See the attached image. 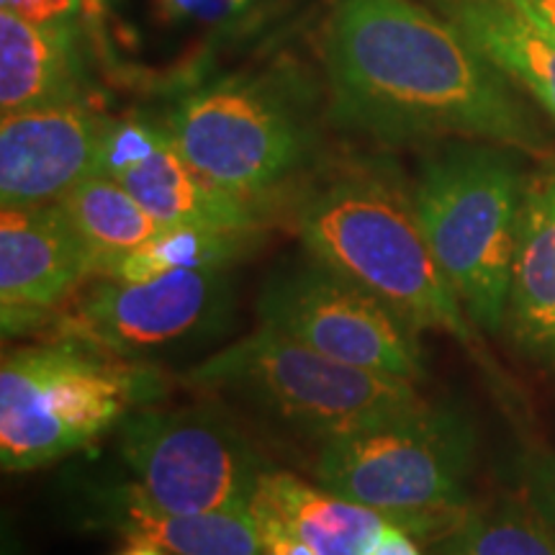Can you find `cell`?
Returning <instances> with one entry per match:
<instances>
[{"mask_svg": "<svg viewBox=\"0 0 555 555\" xmlns=\"http://www.w3.org/2000/svg\"><path fill=\"white\" fill-rule=\"evenodd\" d=\"M324 65L337 127L384 144L470 139L551 157L515 82L416 0H339Z\"/></svg>", "mask_w": 555, "mask_h": 555, "instance_id": "6da1fadb", "label": "cell"}, {"mask_svg": "<svg viewBox=\"0 0 555 555\" xmlns=\"http://www.w3.org/2000/svg\"><path fill=\"white\" fill-rule=\"evenodd\" d=\"M311 258L360 283L412 324L474 347L476 327L437 266L412 193L376 172H345L311 193L296 214Z\"/></svg>", "mask_w": 555, "mask_h": 555, "instance_id": "7a4b0ae2", "label": "cell"}, {"mask_svg": "<svg viewBox=\"0 0 555 555\" xmlns=\"http://www.w3.org/2000/svg\"><path fill=\"white\" fill-rule=\"evenodd\" d=\"M530 172L522 152L455 139L420 168L412 201L437 266L476 330L502 335Z\"/></svg>", "mask_w": 555, "mask_h": 555, "instance_id": "3957f363", "label": "cell"}, {"mask_svg": "<svg viewBox=\"0 0 555 555\" xmlns=\"http://www.w3.org/2000/svg\"><path fill=\"white\" fill-rule=\"evenodd\" d=\"M163 391L155 365L127 363L73 337L9 350L0 365V466L9 474L52 466Z\"/></svg>", "mask_w": 555, "mask_h": 555, "instance_id": "277c9868", "label": "cell"}, {"mask_svg": "<svg viewBox=\"0 0 555 555\" xmlns=\"http://www.w3.org/2000/svg\"><path fill=\"white\" fill-rule=\"evenodd\" d=\"M476 435L468 416L422 404L319 448V486L384 512L422 543L446 535L468 509Z\"/></svg>", "mask_w": 555, "mask_h": 555, "instance_id": "5b68a950", "label": "cell"}, {"mask_svg": "<svg viewBox=\"0 0 555 555\" xmlns=\"http://www.w3.org/2000/svg\"><path fill=\"white\" fill-rule=\"evenodd\" d=\"M163 129L198 176L258 206L307 168L314 99L283 73L229 75L180 95Z\"/></svg>", "mask_w": 555, "mask_h": 555, "instance_id": "8992f818", "label": "cell"}, {"mask_svg": "<svg viewBox=\"0 0 555 555\" xmlns=\"http://www.w3.org/2000/svg\"><path fill=\"white\" fill-rule=\"evenodd\" d=\"M185 380L255 409L319 448L425 404L414 384L337 363L262 324L193 365Z\"/></svg>", "mask_w": 555, "mask_h": 555, "instance_id": "52a82bcc", "label": "cell"}, {"mask_svg": "<svg viewBox=\"0 0 555 555\" xmlns=\"http://www.w3.org/2000/svg\"><path fill=\"white\" fill-rule=\"evenodd\" d=\"M129 489L170 515L247 512L273 468L253 437L217 401L139 406L116 427Z\"/></svg>", "mask_w": 555, "mask_h": 555, "instance_id": "ba28073f", "label": "cell"}, {"mask_svg": "<svg viewBox=\"0 0 555 555\" xmlns=\"http://www.w3.org/2000/svg\"><path fill=\"white\" fill-rule=\"evenodd\" d=\"M232 268H208L150 281L95 275L52 322L54 337L80 339L127 363L157 367L206 350L232 327Z\"/></svg>", "mask_w": 555, "mask_h": 555, "instance_id": "9c48e42d", "label": "cell"}, {"mask_svg": "<svg viewBox=\"0 0 555 555\" xmlns=\"http://www.w3.org/2000/svg\"><path fill=\"white\" fill-rule=\"evenodd\" d=\"M260 324L376 376L420 384L427 376L420 330L384 298L307 255L262 283Z\"/></svg>", "mask_w": 555, "mask_h": 555, "instance_id": "30bf717a", "label": "cell"}, {"mask_svg": "<svg viewBox=\"0 0 555 555\" xmlns=\"http://www.w3.org/2000/svg\"><path fill=\"white\" fill-rule=\"evenodd\" d=\"M95 275V258L62 206H9L0 214L3 335L47 330Z\"/></svg>", "mask_w": 555, "mask_h": 555, "instance_id": "8fae6325", "label": "cell"}, {"mask_svg": "<svg viewBox=\"0 0 555 555\" xmlns=\"http://www.w3.org/2000/svg\"><path fill=\"white\" fill-rule=\"evenodd\" d=\"M108 116L90 103H62L0 121V204L41 206L99 172Z\"/></svg>", "mask_w": 555, "mask_h": 555, "instance_id": "7c38bea8", "label": "cell"}, {"mask_svg": "<svg viewBox=\"0 0 555 555\" xmlns=\"http://www.w3.org/2000/svg\"><path fill=\"white\" fill-rule=\"evenodd\" d=\"M504 332L525 358L555 371V159L530 172Z\"/></svg>", "mask_w": 555, "mask_h": 555, "instance_id": "4fadbf2b", "label": "cell"}, {"mask_svg": "<svg viewBox=\"0 0 555 555\" xmlns=\"http://www.w3.org/2000/svg\"><path fill=\"white\" fill-rule=\"evenodd\" d=\"M163 227H198L219 232H258L260 211L249 201L221 191L185 163L168 131L111 176Z\"/></svg>", "mask_w": 555, "mask_h": 555, "instance_id": "5bb4252c", "label": "cell"}, {"mask_svg": "<svg viewBox=\"0 0 555 555\" xmlns=\"http://www.w3.org/2000/svg\"><path fill=\"white\" fill-rule=\"evenodd\" d=\"M86 69L73 37V21L39 24L0 9V111L86 103Z\"/></svg>", "mask_w": 555, "mask_h": 555, "instance_id": "9a60e30c", "label": "cell"}, {"mask_svg": "<svg viewBox=\"0 0 555 555\" xmlns=\"http://www.w3.org/2000/svg\"><path fill=\"white\" fill-rule=\"evenodd\" d=\"M555 121V34L502 0H427Z\"/></svg>", "mask_w": 555, "mask_h": 555, "instance_id": "2e32d148", "label": "cell"}, {"mask_svg": "<svg viewBox=\"0 0 555 555\" xmlns=\"http://www.w3.org/2000/svg\"><path fill=\"white\" fill-rule=\"evenodd\" d=\"M253 504L275 512L317 555H371L380 530L393 522L373 506L332 494L281 468L262 474Z\"/></svg>", "mask_w": 555, "mask_h": 555, "instance_id": "e0dca14e", "label": "cell"}, {"mask_svg": "<svg viewBox=\"0 0 555 555\" xmlns=\"http://www.w3.org/2000/svg\"><path fill=\"white\" fill-rule=\"evenodd\" d=\"M99 525L129 543H150L168 555H266L253 512L170 515L139 499L129 486L114 489Z\"/></svg>", "mask_w": 555, "mask_h": 555, "instance_id": "ac0fdd59", "label": "cell"}, {"mask_svg": "<svg viewBox=\"0 0 555 555\" xmlns=\"http://www.w3.org/2000/svg\"><path fill=\"white\" fill-rule=\"evenodd\" d=\"M57 204L93 253L95 275L108 260L142 247L165 229L119 180L101 172L80 180Z\"/></svg>", "mask_w": 555, "mask_h": 555, "instance_id": "d6986e66", "label": "cell"}, {"mask_svg": "<svg viewBox=\"0 0 555 555\" xmlns=\"http://www.w3.org/2000/svg\"><path fill=\"white\" fill-rule=\"evenodd\" d=\"M429 555H555V530L527 499L496 496L470 504Z\"/></svg>", "mask_w": 555, "mask_h": 555, "instance_id": "ffe728a7", "label": "cell"}, {"mask_svg": "<svg viewBox=\"0 0 555 555\" xmlns=\"http://www.w3.org/2000/svg\"><path fill=\"white\" fill-rule=\"evenodd\" d=\"M258 232H219L198 227H165L157 237L144 242L121 258L108 260L99 278L116 281H150L180 270L232 268L255 247Z\"/></svg>", "mask_w": 555, "mask_h": 555, "instance_id": "44dd1931", "label": "cell"}, {"mask_svg": "<svg viewBox=\"0 0 555 555\" xmlns=\"http://www.w3.org/2000/svg\"><path fill=\"white\" fill-rule=\"evenodd\" d=\"M159 13L178 24L227 29L258 16L262 0H155Z\"/></svg>", "mask_w": 555, "mask_h": 555, "instance_id": "7402d4cb", "label": "cell"}, {"mask_svg": "<svg viewBox=\"0 0 555 555\" xmlns=\"http://www.w3.org/2000/svg\"><path fill=\"white\" fill-rule=\"evenodd\" d=\"M522 491L532 509L555 530V453L530 450L522 457Z\"/></svg>", "mask_w": 555, "mask_h": 555, "instance_id": "603a6c76", "label": "cell"}, {"mask_svg": "<svg viewBox=\"0 0 555 555\" xmlns=\"http://www.w3.org/2000/svg\"><path fill=\"white\" fill-rule=\"evenodd\" d=\"M249 512H253L255 525H258L266 555H317L281 517L275 515V512H270L268 506L249 504Z\"/></svg>", "mask_w": 555, "mask_h": 555, "instance_id": "cb8c5ba5", "label": "cell"}, {"mask_svg": "<svg viewBox=\"0 0 555 555\" xmlns=\"http://www.w3.org/2000/svg\"><path fill=\"white\" fill-rule=\"evenodd\" d=\"M371 555H425V553L420 551V545H416V538L412 532H406L404 527L388 522L384 530H380Z\"/></svg>", "mask_w": 555, "mask_h": 555, "instance_id": "d4e9b609", "label": "cell"}, {"mask_svg": "<svg viewBox=\"0 0 555 555\" xmlns=\"http://www.w3.org/2000/svg\"><path fill=\"white\" fill-rule=\"evenodd\" d=\"M502 3L515 5L517 11L527 13L540 26H545L547 31L555 34V0H502Z\"/></svg>", "mask_w": 555, "mask_h": 555, "instance_id": "484cf974", "label": "cell"}, {"mask_svg": "<svg viewBox=\"0 0 555 555\" xmlns=\"http://www.w3.org/2000/svg\"><path fill=\"white\" fill-rule=\"evenodd\" d=\"M119 555H168L163 547L150 543H129Z\"/></svg>", "mask_w": 555, "mask_h": 555, "instance_id": "4316f807", "label": "cell"}]
</instances>
